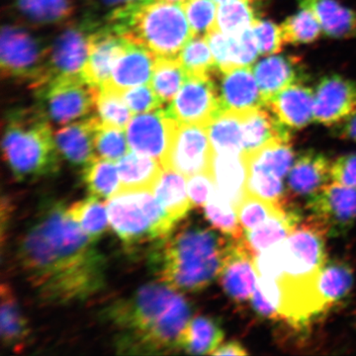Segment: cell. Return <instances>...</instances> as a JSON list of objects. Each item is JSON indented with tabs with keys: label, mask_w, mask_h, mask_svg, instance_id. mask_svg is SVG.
Wrapping results in <instances>:
<instances>
[{
	"label": "cell",
	"mask_w": 356,
	"mask_h": 356,
	"mask_svg": "<svg viewBox=\"0 0 356 356\" xmlns=\"http://www.w3.org/2000/svg\"><path fill=\"white\" fill-rule=\"evenodd\" d=\"M18 259L40 299L83 301L104 287L106 261L62 201L44 200L21 238Z\"/></svg>",
	"instance_id": "cell-1"
},
{
	"label": "cell",
	"mask_w": 356,
	"mask_h": 356,
	"mask_svg": "<svg viewBox=\"0 0 356 356\" xmlns=\"http://www.w3.org/2000/svg\"><path fill=\"white\" fill-rule=\"evenodd\" d=\"M175 291L165 284H147L104 309L103 318L121 332L119 353L163 355L180 350L191 307Z\"/></svg>",
	"instance_id": "cell-2"
},
{
	"label": "cell",
	"mask_w": 356,
	"mask_h": 356,
	"mask_svg": "<svg viewBox=\"0 0 356 356\" xmlns=\"http://www.w3.org/2000/svg\"><path fill=\"white\" fill-rule=\"evenodd\" d=\"M229 242L209 229L186 227L158 241L149 252V266L172 289L199 292L219 277Z\"/></svg>",
	"instance_id": "cell-3"
},
{
	"label": "cell",
	"mask_w": 356,
	"mask_h": 356,
	"mask_svg": "<svg viewBox=\"0 0 356 356\" xmlns=\"http://www.w3.org/2000/svg\"><path fill=\"white\" fill-rule=\"evenodd\" d=\"M2 152L13 177L30 181L56 175L60 156L50 119L41 107L9 112L6 119Z\"/></svg>",
	"instance_id": "cell-4"
},
{
	"label": "cell",
	"mask_w": 356,
	"mask_h": 356,
	"mask_svg": "<svg viewBox=\"0 0 356 356\" xmlns=\"http://www.w3.org/2000/svg\"><path fill=\"white\" fill-rule=\"evenodd\" d=\"M108 24L158 58H177L193 38L184 7L163 0L143 2Z\"/></svg>",
	"instance_id": "cell-5"
},
{
	"label": "cell",
	"mask_w": 356,
	"mask_h": 356,
	"mask_svg": "<svg viewBox=\"0 0 356 356\" xmlns=\"http://www.w3.org/2000/svg\"><path fill=\"white\" fill-rule=\"evenodd\" d=\"M106 206L112 229L129 247L163 240L177 224L152 189L121 191Z\"/></svg>",
	"instance_id": "cell-6"
},
{
	"label": "cell",
	"mask_w": 356,
	"mask_h": 356,
	"mask_svg": "<svg viewBox=\"0 0 356 356\" xmlns=\"http://www.w3.org/2000/svg\"><path fill=\"white\" fill-rule=\"evenodd\" d=\"M327 231L313 217L301 221L284 241V270L276 280L281 290L301 291L317 286L321 271L327 261Z\"/></svg>",
	"instance_id": "cell-7"
},
{
	"label": "cell",
	"mask_w": 356,
	"mask_h": 356,
	"mask_svg": "<svg viewBox=\"0 0 356 356\" xmlns=\"http://www.w3.org/2000/svg\"><path fill=\"white\" fill-rule=\"evenodd\" d=\"M36 90L48 118L63 125L88 118L96 110L100 88L89 83L83 74H76L51 79Z\"/></svg>",
	"instance_id": "cell-8"
},
{
	"label": "cell",
	"mask_w": 356,
	"mask_h": 356,
	"mask_svg": "<svg viewBox=\"0 0 356 356\" xmlns=\"http://www.w3.org/2000/svg\"><path fill=\"white\" fill-rule=\"evenodd\" d=\"M50 48L17 26L2 28L0 44L1 76L31 83L36 88L43 83Z\"/></svg>",
	"instance_id": "cell-9"
},
{
	"label": "cell",
	"mask_w": 356,
	"mask_h": 356,
	"mask_svg": "<svg viewBox=\"0 0 356 356\" xmlns=\"http://www.w3.org/2000/svg\"><path fill=\"white\" fill-rule=\"evenodd\" d=\"M178 125L168 109L137 114L127 127L129 147L136 153L156 159L165 168Z\"/></svg>",
	"instance_id": "cell-10"
},
{
	"label": "cell",
	"mask_w": 356,
	"mask_h": 356,
	"mask_svg": "<svg viewBox=\"0 0 356 356\" xmlns=\"http://www.w3.org/2000/svg\"><path fill=\"white\" fill-rule=\"evenodd\" d=\"M98 26L95 21L84 20L69 26L58 35L49 51L46 74L39 86L55 77L81 74L88 60L91 36Z\"/></svg>",
	"instance_id": "cell-11"
},
{
	"label": "cell",
	"mask_w": 356,
	"mask_h": 356,
	"mask_svg": "<svg viewBox=\"0 0 356 356\" xmlns=\"http://www.w3.org/2000/svg\"><path fill=\"white\" fill-rule=\"evenodd\" d=\"M306 206L327 236H346L356 222V188L336 182L325 185L309 196Z\"/></svg>",
	"instance_id": "cell-12"
},
{
	"label": "cell",
	"mask_w": 356,
	"mask_h": 356,
	"mask_svg": "<svg viewBox=\"0 0 356 356\" xmlns=\"http://www.w3.org/2000/svg\"><path fill=\"white\" fill-rule=\"evenodd\" d=\"M168 111L179 124L207 127L222 112L219 88L213 76H187Z\"/></svg>",
	"instance_id": "cell-13"
},
{
	"label": "cell",
	"mask_w": 356,
	"mask_h": 356,
	"mask_svg": "<svg viewBox=\"0 0 356 356\" xmlns=\"http://www.w3.org/2000/svg\"><path fill=\"white\" fill-rule=\"evenodd\" d=\"M212 156L207 127L179 124L165 168H172L188 178L198 173L210 172Z\"/></svg>",
	"instance_id": "cell-14"
},
{
	"label": "cell",
	"mask_w": 356,
	"mask_h": 356,
	"mask_svg": "<svg viewBox=\"0 0 356 356\" xmlns=\"http://www.w3.org/2000/svg\"><path fill=\"white\" fill-rule=\"evenodd\" d=\"M356 112V81L339 74L321 79L315 93L314 118L318 123L334 127Z\"/></svg>",
	"instance_id": "cell-15"
},
{
	"label": "cell",
	"mask_w": 356,
	"mask_h": 356,
	"mask_svg": "<svg viewBox=\"0 0 356 356\" xmlns=\"http://www.w3.org/2000/svg\"><path fill=\"white\" fill-rule=\"evenodd\" d=\"M130 44V41L108 23L104 27L98 26L91 36L88 60L81 72L84 79L97 88L104 86L109 81L117 60Z\"/></svg>",
	"instance_id": "cell-16"
},
{
	"label": "cell",
	"mask_w": 356,
	"mask_h": 356,
	"mask_svg": "<svg viewBox=\"0 0 356 356\" xmlns=\"http://www.w3.org/2000/svg\"><path fill=\"white\" fill-rule=\"evenodd\" d=\"M224 291L234 301H248L257 284L254 259L241 240L229 242L224 264L219 275Z\"/></svg>",
	"instance_id": "cell-17"
},
{
	"label": "cell",
	"mask_w": 356,
	"mask_h": 356,
	"mask_svg": "<svg viewBox=\"0 0 356 356\" xmlns=\"http://www.w3.org/2000/svg\"><path fill=\"white\" fill-rule=\"evenodd\" d=\"M219 95L222 111L243 115L266 106L252 67H240L219 72Z\"/></svg>",
	"instance_id": "cell-18"
},
{
	"label": "cell",
	"mask_w": 356,
	"mask_h": 356,
	"mask_svg": "<svg viewBox=\"0 0 356 356\" xmlns=\"http://www.w3.org/2000/svg\"><path fill=\"white\" fill-rule=\"evenodd\" d=\"M266 106L290 130H301L314 118L315 95L303 83L292 84L267 100Z\"/></svg>",
	"instance_id": "cell-19"
},
{
	"label": "cell",
	"mask_w": 356,
	"mask_h": 356,
	"mask_svg": "<svg viewBox=\"0 0 356 356\" xmlns=\"http://www.w3.org/2000/svg\"><path fill=\"white\" fill-rule=\"evenodd\" d=\"M207 38L218 72L250 67L261 55L252 28L236 35L226 34L215 28Z\"/></svg>",
	"instance_id": "cell-20"
},
{
	"label": "cell",
	"mask_w": 356,
	"mask_h": 356,
	"mask_svg": "<svg viewBox=\"0 0 356 356\" xmlns=\"http://www.w3.org/2000/svg\"><path fill=\"white\" fill-rule=\"evenodd\" d=\"M99 117L89 116L58 129L55 140L58 152L74 166L84 168L96 158L95 131Z\"/></svg>",
	"instance_id": "cell-21"
},
{
	"label": "cell",
	"mask_w": 356,
	"mask_h": 356,
	"mask_svg": "<svg viewBox=\"0 0 356 356\" xmlns=\"http://www.w3.org/2000/svg\"><path fill=\"white\" fill-rule=\"evenodd\" d=\"M264 103L273 95L292 86L304 83V65L296 56H271L261 60L254 69Z\"/></svg>",
	"instance_id": "cell-22"
},
{
	"label": "cell",
	"mask_w": 356,
	"mask_h": 356,
	"mask_svg": "<svg viewBox=\"0 0 356 356\" xmlns=\"http://www.w3.org/2000/svg\"><path fill=\"white\" fill-rule=\"evenodd\" d=\"M156 60L158 57L151 51L131 43L117 60L109 81L104 86L122 92L126 89L151 83Z\"/></svg>",
	"instance_id": "cell-23"
},
{
	"label": "cell",
	"mask_w": 356,
	"mask_h": 356,
	"mask_svg": "<svg viewBox=\"0 0 356 356\" xmlns=\"http://www.w3.org/2000/svg\"><path fill=\"white\" fill-rule=\"evenodd\" d=\"M210 173L217 191L238 211V205L247 194L248 166L243 154L213 152Z\"/></svg>",
	"instance_id": "cell-24"
},
{
	"label": "cell",
	"mask_w": 356,
	"mask_h": 356,
	"mask_svg": "<svg viewBox=\"0 0 356 356\" xmlns=\"http://www.w3.org/2000/svg\"><path fill=\"white\" fill-rule=\"evenodd\" d=\"M264 107L242 115L243 154L273 143L291 142L290 129Z\"/></svg>",
	"instance_id": "cell-25"
},
{
	"label": "cell",
	"mask_w": 356,
	"mask_h": 356,
	"mask_svg": "<svg viewBox=\"0 0 356 356\" xmlns=\"http://www.w3.org/2000/svg\"><path fill=\"white\" fill-rule=\"evenodd\" d=\"M331 168V161L324 154L312 149L303 152L288 175V187L296 195L310 196L332 179Z\"/></svg>",
	"instance_id": "cell-26"
},
{
	"label": "cell",
	"mask_w": 356,
	"mask_h": 356,
	"mask_svg": "<svg viewBox=\"0 0 356 356\" xmlns=\"http://www.w3.org/2000/svg\"><path fill=\"white\" fill-rule=\"evenodd\" d=\"M301 221V212L294 206H290L286 210L274 215L261 226L252 231L243 232V242L254 257L286 240Z\"/></svg>",
	"instance_id": "cell-27"
},
{
	"label": "cell",
	"mask_w": 356,
	"mask_h": 356,
	"mask_svg": "<svg viewBox=\"0 0 356 356\" xmlns=\"http://www.w3.org/2000/svg\"><path fill=\"white\" fill-rule=\"evenodd\" d=\"M301 8L314 13L323 31L336 39L356 37V13L337 0H298Z\"/></svg>",
	"instance_id": "cell-28"
},
{
	"label": "cell",
	"mask_w": 356,
	"mask_h": 356,
	"mask_svg": "<svg viewBox=\"0 0 356 356\" xmlns=\"http://www.w3.org/2000/svg\"><path fill=\"white\" fill-rule=\"evenodd\" d=\"M355 273L348 262L332 259L325 262L318 280V292L325 312L339 305L350 295Z\"/></svg>",
	"instance_id": "cell-29"
},
{
	"label": "cell",
	"mask_w": 356,
	"mask_h": 356,
	"mask_svg": "<svg viewBox=\"0 0 356 356\" xmlns=\"http://www.w3.org/2000/svg\"><path fill=\"white\" fill-rule=\"evenodd\" d=\"M186 178L172 168H165L153 189L163 209L177 222L193 207L187 191Z\"/></svg>",
	"instance_id": "cell-30"
},
{
	"label": "cell",
	"mask_w": 356,
	"mask_h": 356,
	"mask_svg": "<svg viewBox=\"0 0 356 356\" xmlns=\"http://www.w3.org/2000/svg\"><path fill=\"white\" fill-rule=\"evenodd\" d=\"M1 314H0V332L2 343L7 348L19 353L25 348L30 330L13 290L7 284L0 288Z\"/></svg>",
	"instance_id": "cell-31"
},
{
	"label": "cell",
	"mask_w": 356,
	"mask_h": 356,
	"mask_svg": "<svg viewBox=\"0 0 356 356\" xmlns=\"http://www.w3.org/2000/svg\"><path fill=\"white\" fill-rule=\"evenodd\" d=\"M122 191L152 189L165 168L159 161L139 153L126 154L117 163Z\"/></svg>",
	"instance_id": "cell-32"
},
{
	"label": "cell",
	"mask_w": 356,
	"mask_h": 356,
	"mask_svg": "<svg viewBox=\"0 0 356 356\" xmlns=\"http://www.w3.org/2000/svg\"><path fill=\"white\" fill-rule=\"evenodd\" d=\"M224 339V331L217 318L198 316L189 321L180 343V350L191 355H210Z\"/></svg>",
	"instance_id": "cell-33"
},
{
	"label": "cell",
	"mask_w": 356,
	"mask_h": 356,
	"mask_svg": "<svg viewBox=\"0 0 356 356\" xmlns=\"http://www.w3.org/2000/svg\"><path fill=\"white\" fill-rule=\"evenodd\" d=\"M211 146L217 154H243L242 115L222 111L207 125Z\"/></svg>",
	"instance_id": "cell-34"
},
{
	"label": "cell",
	"mask_w": 356,
	"mask_h": 356,
	"mask_svg": "<svg viewBox=\"0 0 356 356\" xmlns=\"http://www.w3.org/2000/svg\"><path fill=\"white\" fill-rule=\"evenodd\" d=\"M248 170L268 173L283 178L289 175L295 161L294 151L290 142H276L243 154Z\"/></svg>",
	"instance_id": "cell-35"
},
{
	"label": "cell",
	"mask_w": 356,
	"mask_h": 356,
	"mask_svg": "<svg viewBox=\"0 0 356 356\" xmlns=\"http://www.w3.org/2000/svg\"><path fill=\"white\" fill-rule=\"evenodd\" d=\"M83 180L91 195L99 198H111L122 191L118 166L99 156L84 166Z\"/></svg>",
	"instance_id": "cell-36"
},
{
	"label": "cell",
	"mask_w": 356,
	"mask_h": 356,
	"mask_svg": "<svg viewBox=\"0 0 356 356\" xmlns=\"http://www.w3.org/2000/svg\"><path fill=\"white\" fill-rule=\"evenodd\" d=\"M259 6L252 0H227L218 7L216 28L236 35L254 27L259 18Z\"/></svg>",
	"instance_id": "cell-37"
},
{
	"label": "cell",
	"mask_w": 356,
	"mask_h": 356,
	"mask_svg": "<svg viewBox=\"0 0 356 356\" xmlns=\"http://www.w3.org/2000/svg\"><path fill=\"white\" fill-rule=\"evenodd\" d=\"M76 0H17L21 14L33 24H58L76 10Z\"/></svg>",
	"instance_id": "cell-38"
},
{
	"label": "cell",
	"mask_w": 356,
	"mask_h": 356,
	"mask_svg": "<svg viewBox=\"0 0 356 356\" xmlns=\"http://www.w3.org/2000/svg\"><path fill=\"white\" fill-rule=\"evenodd\" d=\"M67 212L95 243L108 229V210L97 196L91 195L77 201L70 206Z\"/></svg>",
	"instance_id": "cell-39"
},
{
	"label": "cell",
	"mask_w": 356,
	"mask_h": 356,
	"mask_svg": "<svg viewBox=\"0 0 356 356\" xmlns=\"http://www.w3.org/2000/svg\"><path fill=\"white\" fill-rule=\"evenodd\" d=\"M186 79V72L177 58H158L151 86L163 105H170Z\"/></svg>",
	"instance_id": "cell-40"
},
{
	"label": "cell",
	"mask_w": 356,
	"mask_h": 356,
	"mask_svg": "<svg viewBox=\"0 0 356 356\" xmlns=\"http://www.w3.org/2000/svg\"><path fill=\"white\" fill-rule=\"evenodd\" d=\"M205 217L213 228L224 234L232 240H241L243 229L238 221L235 206L217 191L215 187L207 202L204 205Z\"/></svg>",
	"instance_id": "cell-41"
},
{
	"label": "cell",
	"mask_w": 356,
	"mask_h": 356,
	"mask_svg": "<svg viewBox=\"0 0 356 356\" xmlns=\"http://www.w3.org/2000/svg\"><path fill=\"white\" fill-rule=\"evenodd\" d=\"M177 58L187 76H210L218 70L207 37H193Z\"/></svg>",
	"instance_id": "cell-42"
},
{
	"label": "cell",
	"mask_w": 356,
	"mask_h": 356,
	"mask_svg": "<svg viewBox=\"0 0 356 356\" xmlns=\"http://www.w3.org/2000/svg\"><path fill=\"white\" fill-rule=\"evenodd\" d=\"M285 43L291 44H312L322 36L323 28L314 13L302 8L288 17L281 24Z\"/></svg>",
	"instance_id": "cell-43"
},
{
	"label": "cell",
	"mask_w": 356,
	"mask_h": 356,
	"mask_svg": "<svg viewBox=\"0 0 356 356\" xmlns=\"http://www.w3.org/2000/svg\"><path fill=\"white\" fill-rule=\"evenodd\" d=\"M96 111L102 123L121 129L128 127L133 112L129 108L120 91L103 86L96 102Z\"/></svg>",
	"instance_id": "cell-44"
},
{
	"label": "cell",
	"mask_w": 356,
	"mask_h": 356,
	"mask_svg": "<svg viewBox=\"0 0 356 356\" xmlns=\"http://www.w3.org/2000/svg\"><path fill=\"white\" fill-rule=\"evenodd\" d=\"M247 193L264 199L280 207L286 208L292 205L287 198L283 178L268 173L248 170Z\"/></svg>",
	"instance_id": "cell-45"
},
{
	"label": "cell",
	"mask_w": 356,
	"mask_h": 356,
	"mask_svg": "<svg viewBox=\"0 0 356 356\" xmlns=\"http://www.w3.org/2000/svg\"><path fill=\"white\" fill-rule=\"evenodd\" d=\"M289 207H280V206L264 200V199L247 193L242 202L238 205L236 212H238V221H240L243 232H248L261 226L274 215L278 214Z\"/></svg>",
	"instance_id": "cell-46"
},
{
	"label": "cell",
	"mask_w": 356,
	"mask_h": 356,
	"mask_svg": "<svg viewBox=\"0 0 356 356\" xmlns=\"http://www.w3.org/2000/svg\"><path fill=\"white\" fill-rule=\"evenodd\" d=\"M127 135L124 129L102 123L99 119L95 131V152L99 158L119 161L128 154Z\"/></svg>",
	"instance_id": "cell-47"
},
{
	"label": "cell",
	"mask_w": 356,
	"mask_h": 356,
	"mask_svg": "<svg viewBox=\"0 0 356 356\" xmlns=\"http://www.w3.org/2000/svg\"><path fill=\"white\" fill-rule=\"evenodd\" d=\"M182 7L193 37H207L216 28L218 7L215 0H189Z\"/></svg>",
	"instance_id": "cell-48"
},
{
	"label": "cell",
	"mask_w": 356,
	"mask_h": 356,
	"mask_svg": "<svg viewBox=\"0 0 356 356\" xmlns=\"http://www.w3.org/2000/svg\"><path fill=\"white\" fill-rule=\"evenodd\" d=\"M259 54L262 56H271L280 53L284 47L281 26L276 25L273 21L259 19L252 27Z\"/></svg>",
	"instance_id": "cell-49"
},
{
	"label": "cell",
	"mask_w": 356,
	"mask_h": 356,
	"mask_svg": "<svg viewBox=\"0 0 356 356\" xmlns=\"http://www.w3.org/2000/svg\"><path fill=\"white\" fill-rule=\"evenodd\" d=\"M121 93L133 114L147 113L163 106L151 83L126 89Z\"/></svg>",
	"instance_id": "cell-50"
},
{
	"label": "cell",
	"mask_w": 356,
	"mask_h": 356,
	"mask_svg": "<svg viewBox=\"0 0 356 356\" xmlns=\"http://www.w3.org/2000/svg\"><path fill=\"white\" fill-rule=\"evenodd\" d=\"M214 189L210 172L198 173L187 179V191L193 207H204Z\"/></svg>",
	"instance_id": "cell-51"
},
{
	"label": "cell",
	"mask_w": 356,
	"mask_h": 356,
	"mask_svg": "<svg viewBox=\"0 0 356 356\" xmlns=\"http://www.w3.org/2000/svg\"><path fill=\"white\" fill-rule=\"evenodd\" d=\"M331 175L336 184L356 188V154H344L332 163Z\"/></svg>",
	"instance_id": "cell-52"
},
{
	"label": "cell",
	"mask_w": 356,
	"mask_h": 356,
	"mask_svg": "<svg viewBox=\"0 0 356 356\" xmlns=\"http://www.w3.org/2000/svg\"><path fill=\"white\" fill-rule=\"evenodd\" d=\"M105 6L110 9L108 21L119 17L133 7L139 6L147 0H102Z\"/></svg>",
	"instance_id": "cell-53"
},
{
	"label": "cell",
	"mask_w": 356,
	"mask_h": 356,
	"mask_svg": "<svg viewBox=\"0 0 356 356\" xmlns=\"http://www.w3.org/2000/svg\"><path fill=\"white\" fill-rule=\"evenodd\" d=\"M334 135L339 139L351 140L356 144V112L348 120L334 126Z\"/></svg>",
	"instance_id": "cell-54"
},
{
	"label": "cell",
	"mask_w": 356,
	"mask_h": 356,
	"mask_svg": "<svg viewBox=\"0 0 356 356\" xmlns=\"http://www.w3.org/2000/svg\"><path fill=\"white\" fill-rule=\"evenodd\" d=\"M248 351L238 341H229L222 344L213 353L212 355H247Z\"/></svg>",
	"instance_id": "cell-55"
},
{
	"label": "cell",
	"mask_w": 356,
	"mask_h": 356,
	"mask_svg": "<svg viewBox=\"0 0 356 356\" xmlns=\"http://www.w3.org/2000/svg\"><path fill=\"white\" fill-rule=\"evenodd\" d=\"M163 1L170 2V3L179 4V6H184L189 0H163Z\"/></svg>",
	"instance_id": "cell-56"
},
{
	"label": "cell",
	"mask_w": 356,
	"mask_h": 356,
	"mask_svg": "<svg viewBox=\"0 0 356 356\" xmlns=\"http://www.w3.org/2000/svg\"><path fill=\"white\" fill-rule=\"evenodd\" d=\"M215 1H216L217 3L220 4L222 3V2L227 1V0H215ZM252 1H254V3H257V6L261 7V4L264 3V2L266 1V0H252Z\"/></svg>",
	"instance_id": "cell-57"
}]
</instances>
